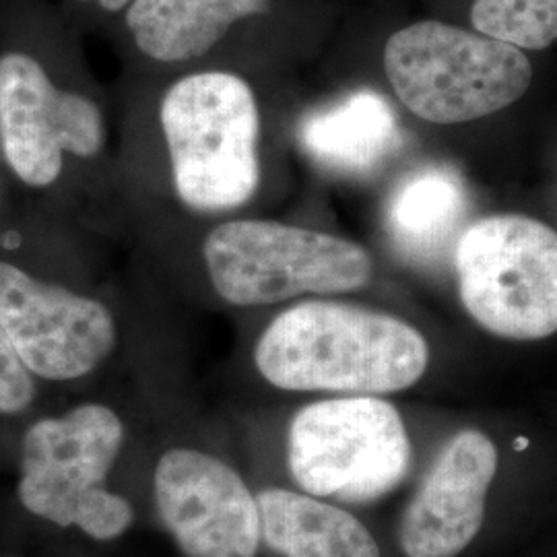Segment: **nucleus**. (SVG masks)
Segmentation results:
<instances>
[{
	"mask_svg": "<svg viewBox=\"0 0 557 557\" xmlns=\"http://www.w3.org/2000/svg\"><path fill=\"white\" fill-rule=\"evenodd\" d=\"M428 341L403 320L335 301H304L255 347L260 376L283 391L386 395L428 370Z\"/></svg>",
	"mask_w": 557,
	"mask_h": 557,
	"instance_id": "obj_1",
	"label": "nucleus"
},
{
	"mask_svg": "<svg viewBox=\"0 0 557 557\" xmlns=\"http://www.w3.org/2000/svg\"><path fill=\"white\" fill-rule=\"evenodd\" d=\"M180 200L202 213L230 211L259 188V106L246 81L223 71L197 73L161 101Z\"/></svg>",
	"mask_w": 557,
	"mask_h": 557,
	"instance_id": "obj_2",
	"label": "nucleus"
},
{
	"mask_svg": "<svg viewBox=\"0 0 557 557\" xmlns=\"http://www.w3.org/2000/svg\"><path fill=\"white\" fill-rule=\"evenodd\" d=\"M122 442L119 416L98 403L36 421L21 444V506L52 524L77 527L96 541L124 535L135 520L133 506L103 485Z\"/></svg>",
	"mask_w": 557,
	"mask_h": 557,
	"instance_id": "obj_3",
	"label": "nucleus"
},
{
	"mask_svg": "<svg viewBox=\"0 0 557 557\" xmlns=\"http://www.w3.org/2000/svg\"><path fill=\"white\" fill-rule=\"evenodd\" d=\"M384 71L403 106L436 124L496 114L533 81V66L517 46L440 21H419L391 36Z\"/></svg>",
	"mask_w": 557,
	"mask_h": 557,
	"instance_id": "obj_4",
	"label": "nucleus"
},
{
	"mask_svg": "<svg viewBox=\"0 0 557 557\" xmlns=\"http://www.w3.org/2000/svg\"><path fill=\"white\" fill-rule=\"evenodd\" d=\"M202 255L215 292L234 306L354 292L374 269L359 244L277 221L223 223L205 239Z\"/></svg>",
	"mask_w": 557,
	"mask_h": 557,
	"instance_id": "obj_5",
	"label": "nucleus"
},
{
	"mask_svg": "<svg viewBox=\"0 0 557 557\" xmlns=\"http://www.w3.org/2000/svg\"><path fill=\"white\" fill-rule=\"evenodd\" d=\"M287 467L310 496L372 502L409 473L411 442L388 400L374 395L329 398L292 419Z\"/></svg>",
	"mask_w": 557,
	"mask_h": 557,
	"instance_id": "obj_6",
	"label": "nucleus"
},
{
	"mask_svg": "<svg viewBox=\"0 0 557 557\" xmlns=\"http://www.w3.org/2000/svg\"><path fill=\"white\" fill-rule=\"evenodd\" d=\"M458 294L483 329L535 341L557 333V232L524 215L469 225L455 255Z\"/></svg>",
	"mask_w": 557,
	"mask_h": 557,
	"instance_id": "obj_7",
	"label": "nucleus"
},
{
	"mask_svg": "<svg viewBox=\"0 0 557 557\" xmlns=\"http://www.w3.org/2000/svg\"><path fill=\"white\" fill-rule=\"evenodd\" d=\"M0 326L32 374L75 380L96 370L116 345V322L98 299L0 262Z\"/></svg>",
	"mask_w": 557,
	"mask_h": 557,
	"instance_id": "obj_8",
	"label": "nucleus"
},
{
	"mask_svg": "<svg viewBox=\"0 0 557 557\" xmlns=\"http://www.w3.org/2000/svg\"><path fill=\"white\" fill-rule=\"evenodd\" d=\"M0 140L13 172L29 186H48L64 153L94 158L103 147L100 108L60 91L27 54L0 59Z\"/></svg>",
	"mask_w": 557,
	"mask_h": 557,
	"instance_id": "obj_9",
	"label": "nucleus"
},
{
	"mask_svg": "<svg viewBox=\"0 0 557 557\" xmlns=\"http://www.w3.org/2000/svg\"><path fill=\"white\" fill-rule=\"evenodd\" d=\"M161 520L186 557H257L259 502L238 473L195 448H172L153 475Z\"/></svg>",
	"mask_w": 557,
	"mask_h": 557,
	"instance_id": "obj_10",
	"label": "nucleus"
},
{
	"mask_svg": "<svg viewBox=\"0 0 557 557\" xmlns=\"http://www.w3.org/2000/svg\"><path fill=\"white\" fill-rule=\"evenodd\" d=\"M498 469L494 442L465 430L440 453L405 510L398 531L407 557H457L485 517V498Z\"/></svg>",
	"mask_w": 557,
	"mask_h": 557,
	"instance_id": "obj_11",
	"label": "nucleus"
},
{
	"mask_svg": "<svg viewBox=\"0 0 557 557\" xmlns=\"http://www.w3.org/2000/svg\"><path fill=\"white\" fill-rule=\"evenodd\" d=\"M298 135L304 151L322 168L354 176L379 170L403 143L397 112L372 89L310 112Z\"/></svg>",
	"mask_w": 557,
	"mask_h": 557,
	"instance_id": "obj_12",
	"label": "nucleus"
},
{
	"mask_svg": "<svg viewBox=\"0 0 557 557\" xmlns=\"http://www.w3.org/2000/svg\"><path fill=\"white\" fill-rule=\"evenodd\" d=\"M260 537L283 557H380L379 543L358 518L287 490L259 498Z\"/></svg>",
	"mask_w": 557,
	"mask_h": 557,
	"instance_id": "obj_13",
	"label": "nucleus"
},
{
	"mask_svg": "<svg viewBox=\"0 0 557 557\" xmlns=\"http://www.w3.org/2000/svg\"><path fill=\"white\" fill-rule=\"evenodd\" d=\"M271 0H133L126 25L140 52L161 62L207 54L239 20L264 13Z\"/></svg>",
	"mask_w": 557,
	"mask_h": 557,
	"instance_id": "obj_14",
	"label": "nucleus"
},
{
	"mask_svg": "<svg viewBox=\"0 0 557 557\" xmlns=\"http://www.w3.org/2000/svg\"><path fill=\"white\" fill-rule=\"evenodd\" d=\"M467 213V188L455 170L425 165L400 180L386 205V230L409 259H436Z\"/></svg>",
	"mask_w": 557,
	"mask_h": 557,
	"instance_id": "obj_15",
	"label": "nucleus"
},
{
	"mask_svg": "<svg viewBox=\"0 0 557 557\" xmlns=\"http://www.w3.org/2000/svg\"><path fill=\"white\" fill-rule=\"evenodd\" d=\"M471 21L479 34L520 50H543L557 41V0H475Z\"/></svg>",
	"mask_w": 557,
	"mask_h": 557,
	"instance_id": "obj_16",
	"label": "nucleus"
},
{
	"mask_svg": "<svg viewBox=\"0 0 557 557\" xmlns=\"http://www.w3.org/2000/svg\"><path fill=\"white\" fill-rule=\"evenodd\" d=\"M34 374L0 326V413L17 416L36 397Z\"/></svg>",
	"mask_w": 557,
	"mask_h": 557,
	"instance_id": "obj_17",
	"label": "nucleus"
},
{
	"mask_svg": "<svg viewBox=\"0 0 557 557\" xmlns=\"http://www.w3.org/2000/svg\"><path fill=\"white\" fill-rule=\"evenodd\" d=\"M131 2L133 0H98V4H100L101 9H106V11H120L126 4H131Z\"/></svg>",
	"mask_w": 557,
	"mask_h": 557,
	"instance_id": "obj_18",
	"label": "nucleus"
}]
</instances>
